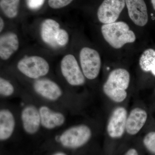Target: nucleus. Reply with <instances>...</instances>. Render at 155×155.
Here are the masks:
<instances>
[{
  "label": "nucleus",
  "instance_id": "obj_28",
  "mask_svg": "<svg viewBox=\"0 0 155 155\" xmlns=\"http://www.w3.org/2000/svg\"></svg>",
  "mask_w": 155,
  "mask_h": 155
},
{
  "label": "nucleus",
  "instance_id": "obj_15",
  "mask_svg": "<svg viewBox=\"0 0 155 155\" xmlns=\"http://www.w3.org/2000/svg\"><path fill=\"white\" fill-rule=\"evenodd\" d=\"M16 127V120L14 114L8 109L0 111V140L5 141L13 135Z\"/></svg>",
  "mask_w": 155,
  "mask_h": 155
},
{
  "label": "nucleus",
  "instance_id": "obj_19",
  "mask_svg": "<svg viewBox=\"0 0 155 155\" xmlns=\"http://www.w3.org/2000/svg\"><path fill=\"white\" fill-rule=\"evenodd\" d=\"M14 87L7 79L1 77L0 78V94L4 97H9L14 94Z\"/></svg>",
  "mask_w": 155,
  "mask_h": 155
},
{
  "label": "nucleus",
  "instance_id": "obj_2",
  "mask_svg": "<svg viewBox=\"0 0 155 155\" xmlns=\"http://www.w3.org/2000/svg\"><path fill=\"white\" fill-rule=\"evenodd\" d=\"M101 32L105 40L114 48H120L136 40L134 32L130 30L127 23L122 21L104 24Z\"/></svg>",
  "mask_w": 155,
  "mask_h": 155
},
{
  "label": "nucleus",
  "instance_id": "obj_13",
  "mask_svg": "<svg viewBox=\"0 0 155 155\" xmlns=\"http://www.w3.org/2000/svg\"><path fill=\"white\" fill-rule=\"evenodd\" d=\"M148 114L141 108H134L127 117L126 131L130 135H134L141 130L148 119Z\"/></svg>",
  "mask_w": 155,
  "mask_h": 155
},
{
  "label": "nucleus",
  "instance_id": "obj_20",
  "mask_svg": "<svg viewBox=\"0 0 155 155\" xmlns=\"http://www.w3.org/2000/svg\"><path fill=\"white\" fill-rule=\"evenodd\" d=\"M143 142L147 149L155 154V130L148 132L145 136Z\"/></svg>",
  "mask_w": 155,
  "mask_h": 155
},
{
  "label": "nucleus",
  "instance_id": "obj_12",
  "mask_svg": "<svg viewBox=\"0 0 155 155\" xmlns=\"http://www.w3.org/2000/svg\"><path fill=\"white\" fill-rule=\"evenodd\" d=\"M41 125L48 130H52L64 125L66 118L63 114L54 111L47 106H41L39 108Z\"/></svg>",
  "mask_w": 155,
  "mask_h": 155
},
{
  "label": "nucleus",
  "instance_id": "obj_18",
  "mask_svg": "<svg viewBox=\"0 0 155 155\" xmlns=\"http://www.w3.org/2000/svg\"><path fill=\"white\" fill-rule=\"evenodd\" d=\"M20 0H1L0 7L6 17L14 18L19 12Z\"/></svg>",
  "mask_w": 155,
  "mask_h": 155
},
{
  "label": "nucleus",
  "instance_id": "obj_26",
  "mask_svg": "<svg viewBox=\"0 0 155 155\" xmlns=\"http://www.w3.org/2000/svg\"><path fill=\"white\" fill-rule=\"evenodd\" d=\"M52 155H67L65 153L62 152H56L54 153Z\"/></svg>",
  "mask_w": 155,
  "mask_h": 155
},
{
  "label": "nucleus",
  "instance_id": "obj_24",
  "mask_svg": "<svg viewBox=\"0 0 155 155\" xmlns=\"http://www.w3.org/2000/svg\"><path fill=\"white\" fill-rule=\"evenodd\" d=\"M125 155H139V154L136 150L131 148L127 151Z\"/></svg>",
  "mask_w": 155,
  "mask_h": 155
},
{
  "label": "nucleus",
  "instance_id": "obj_27",
  "mask_svg": "<svg viewBox=\"0 0 155 155\" xmlns=\"http://www.w3.org/2000/svg\"><path fill=\"white\" fill-rule=\"evenodd\" d=\"M151 3L152 4L153 8L155 11V0H151Z\"/></svg>",
  "mask_w": 155,
  "mask_h": 155
},
{
  "label": "nucleus",
  "instance_id": "obj_7",
  "mask_svg": "<svg viewBox=\"0 0 155 155\" xmlns=\"http://www.w3.org/2000/svg\"><path fill=\"white\" fill-rule=\"evenodd\" d=\"M125 5V0H104L98 9L99 20L104 24L116 22Z\"/></svg>",
  "mask_w": 155,
  "mask_h": 155
},
{
  "label": "nucleus",
  "instance_id": "obj_23",
  "mask_svg": "<svg viewBox=\"0 0 155 155\" xmlns=\"http://www.w3.org/2000/svg\"><path fill=\"white\" fill-rule=\"evenodd\" d=\"M45 0H27L28 8L33 10L39 8L44 3Z\"/></svg>",
  "mask_w": 155,
  "mask_h": 155
},
{
  "label": "nucleus",
  "instance_id": "obj_16",
  "mask_svg": "<svg viewBox=\"0 0 155 155\" xmlns=\"http://www.w3.org/2000/svg\"><path fill=\"white\" fill-rule=\"evenodd\" d=\"M61 29L60 24L51 19H46L42 23L41 27V36L45 43L51 47H58L56 38L58 31Z\"/></svg>",
  "mask_w": 155,
  "mask_h": 155
},
{
  "label": "nucleus",
  "instance_id": "obj_21",
  "mask_svg": "<svg viewBox=\"0 0 155 155\" xmlns=\"http://www.w3.org/2000/svg\"><path fill=\"white\" fill-rule=\"evenodd\" d=\"M69 36L68 32L65 29L61 28L58 31L56 38V44L58 47H64L68 44Z\"/></svg>",
  "mask_w": 155,
  "mask_h": 155
},
{
  "label": "nucleus",
  "instance_id": "obj_6",
  "mask_svg": "<svg viewBox=\"0 0 155 155\" xmlns=\"http://www.w3.org/2000/svg\"><path fill=\"white\" fill-rule=\"evenodd\" d=\"M61 69L62 75L70 85L80 86L85 83V76L73 55L64 56L61 60Z\"/></svg>",
  "mask_w": 155,
  "mask_h": 155
},
{
  "label": "nucleus",
  "instance_id": "obj_9",
  "mask_svg": "<svg viewBox=\"0 0 155 155\" xmlns=\"http://www.w3.org/2000/svg\"><path fill=\"white\" fill-rule=\"evenodd\" d=\"M33 87L40 96L50 101H58L63 95L62 89L58 84L47 78L36 79Z\"/></svg>",
  "mask_w": 155,
  "mask_h": 155
},
{
  "label": "nucleus",
  "instance_id": "obj_5",
  "mask_svg": "<svg viewBox=\"0 0 155 155\" xmlns=\"http://www.w3.org/2000/svg\"><path fill=\"white\" fill-rule=\"evenodd\" d=\"M79 57L81 70L85 77L89 80L97 78L101 66L98 52L93 49L84 47L81 51Z\"/></svg>",
  "mask_w": 155,
  "mask_h": 155
},
{
  "label": "nucleus",
  "instance_id": "obj_8",
  "mask_svg": "<svg viewBox=\"0 0 155 155\" xmlns=\"http://www.w3.org/2000/svg\"><path fill=\"white\" fill-rule=\"evenodd\" d=\"M127 112L125 108L118 107L114 110L107 125V132L112 138L122 137L126 130Z\"/></svg>",
  "mask_w": 155,
  "mask_h": 155
},
{
  "label": "nucleus",
  "instance_id": "obj_14",
  "mask_svg": "<svg viewBox=\"0 0 155 155\" xmlns=\"http://www.w3.org/2000/svg\"><path fill=\"white\" fill-rule=\"evenodd\" d=\"M19 47L17 34L12 32L4 34L0 37V58L7 61L16 52Z\"/></svg>",
  "mask_w": 155,
  "mask_h": 155
},
{
  "label": "nucleus",
  "instance_id": "obj_22",
  "mask_svg": "<svg viewBox=\"0 0 155 155\" xmlns=\"http://www.w3.org/2000/svg\"><path fill=\"white\" fill-rule=\"evenodd\" d=\"M73 0H48L49 6L53 9L62 8L68 5Z\"/></svg>",
  "mask_w": 155,
  "mask_h": 155
},
{
  "label": "nucleus",
  "instance_id": "obj_1",
  "mask_svg": "<svg viewBox=\"0 0 155 155\" xmlns=\"http://www.w3.org/2000/svg\"><path fill=\"white\" fill-rule=\"evenodd\" d=\"M130 81V74L127 70L122 68L114 69L104 84L103 91L114 102H122L127 97Z\"/></svg>",
  "mask_w": 155,
  "mask_h": 155
},
{
  "label": "nucleus",
  "instance_id": "obj_25",
  "mask_svg": "<svg viewBox=\"0 0 155 155\" xmlns=\"http://www.w3.org/2000/svg\"><path fill=\"white\" fill-rule=\"evenodd\" d=\"M5 26V22H4V20L2 17L0 18V32L2 31Z\"/></svg>",
  "mask_w": 155,
  "mask_h": 155
},
{
  "label": "nucleus",
  "instance_id": "obj_3",
  "mask_svg": "<svg viewBox=\"0 0 155 155\" xmlns=\"http://www.w3.org/2000/svg\"><path fill=\"white\" fill-rule=\"evenodd\" d=\"M91 136L92 131L90 127L81 124L67 128L57 138L65 147L77 149L87 143Z\"/></svg>",
  "mask_w": 155,
  "mask_h": 155
},
{
  "label": "nucleus",
  "instance_id": "obj_10",
  "mask_svg": "<svg viewBox=\"0 0 155 155\" xmlns=\"http://www.w3.org/2000/svg\"><path fill=\"white\" fill-rule=\"evenodd\" d=\"M21 119L24 131L30 135L37 133L41 126L39 109L33 105H28L22 109Z\"/></svg>",
  "mask_w": 155,
  "mask_h": 155
},
{
  "label": "nucleus",
  "instance_id": "obj_4",
  "mask_svg": "<svg viewBox=\"0 0 155 155\" xmlns=\"http://www.w3.org/2000/svg\"><path fill=\"white\" fill-rule=\"evenodd\" d=\"M17 68L26 77L36 79L47 75L50 70L49 64L47 61L38 56L22 58L18 62Z\"/></svg>",
  "mask_w": 155,
  "mask_h": 155
},
{
  "label": "nucleus",
  "instance_id": "obj_17",
  "mask_svg": "<svg viewBox=\"0 0 155 155\" xmlns=\"http://www.w3.org/2000/svg\"><path fill=\"white\" fill-rule=\"evenodd\" d=\"M139 64L143 71L150 72L155 77V50H145L140 58Z\"/></svg>",
  "mask_w": 155,
  "mask_h": 155
},
{
  "label": "nucleus",
  "instance_id": "obj_11",
  "mask_svg": "<svg viewBox=\"0 0 155 155\" xmlns=\"http://www.w3.org/2000/svg\"><path fill=\"white\" fill-rule=\"evenodd\" d=\"M130 19L136 25L143 26L148 21L147 9L144 0H125Z\"/></svg>",
  "mask_w": 155,
  "mask_h": 155
}]
</instances>
